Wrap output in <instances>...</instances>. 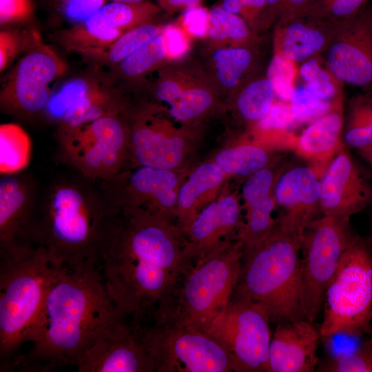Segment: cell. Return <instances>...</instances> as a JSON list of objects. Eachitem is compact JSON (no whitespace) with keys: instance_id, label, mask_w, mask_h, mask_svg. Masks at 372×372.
<instances>
[{"instance_id":"obj_1","label":"cell","mask_w":372,"mask_h":372,"mask_svg":"<svg viewBox=\"0 0 372 372\" xmlns=\"http://www.w3.org/2000/svg\"><path fill=\"white\" fill-rule=\"evenodd\" d=\"M192 265L174 220L138 211H117L99 262L110 298L135 329L167 310Z\"/></svg>"},{"instance_id":"obj_2","label":"cell","mask_w":372,"mask_h":372,"mask_svg":"<svg viewBox=\"0 0 372 372\" xmlns=\"http://www.w3.org/2000/svg\"><path fill=\"white\" fill-rule=\"evenodd\" d=\"M132 328L110 298L99 265L69 269L46 296L28 335L32 348L16 358L10 371H49L73 365L99 339Z\"/></svg>"},{"instance_id":"obj_3","label":"cell","mask_w":372,"mask_h":372,"mask_svg":"<svg viewBox=\"0 0 372 372\" xmlns=\"http://www.w3.org/2000/svg\"><path fill=\"white\" fill-rule=\"evenodd\" d=\"M116 213L101 181L81 174L60 178L47 188L37 205L26 242L43 247L70 269L83 264L99 265Z\"/></svg>"},{"instance_id":"obj_4","label":"cell","mask_w":372,"mask_h":372,"mask_svg":"<svg viewBox=\"0 0 372 372\" xmlns=\"http://www.w3.org/2000/svg\"><path fill=\"white\" fill-rule=\"evenodd\" d=\"M41 245L0 251V369L10 371L51 287L69 269Z\"/></svg>"},{"instance_id":"obj_5","label":"cell","mask_w":372,"mask_h":372,"mask_svg":"<svg viewBox=\"0 0 372 372\" xmlns=\"http://www.w3.org/2000/svg\"><path fill=\"white\" fill-rule=\"evenodd\" d=\"M301 238L278 223L254 248L244 251L236 298L262 304L271 322L306 319L302 302Z\"/></svg>"},{"instance_id":"obj_6","label":"cell","mask_w":372,"mask_h":372,"mask_svg":"<svg viewBox=\"0 0 372 372\" xmlns=\"http://www.w3.org/2000/svg\"><path fill=\"white\" fill-rule=\"evenodd\" d=\"M244 245L236 238L193 263L167 310L155 318L206 333L227 309L238 282Z\"/></svg>"},{"instance_id":"obj_7","label":"cell","mask_w":372,"mask_h":372,"mask_svg":"<svg viewBox=\"0 0 372 372\" xmlns=\"http://www.w3.org/2000/svg\"><path fill=\"white\" fill-rule=\"evenodd\" d=\"M320 336L342 334L358 337L372 322V252L360 237H353L329 283L323 301Z\"/></svg>"},{"instance_id":"obj_8","label":"cell","mask_w":372,"mask_h":372,"mask_svg":"<svg viewBox=\"0 0 372 372\" xmlns=\"http://www.w3.org/2000/svg\"><path fill=\"white\" fill-rule=\"evenodd\" d=\"M127 116L130 167L188 169L201 138L200 125H174L166 109L157 103L129 110Z\"/></svg>"},{"instance_id":"obj_9","label":"cell","mask_w":372,"mask_h":372,"mask_svg":"<svg viewBox=\"0 0 372 372\" xmlns=\"http://www.w3.org/2000/svg\"><path fill=\"white\" fill-rule=\"evenodd\" d=\"M128 111L90 122L59 143L61 157L79 172L107 180L130 166Z\"/></svg>"},{"instance_id":"obj_10","label":"cell","mask_w":372,"mask_h":372,"mask_svg":"<svg viewBox=\"0 0 372 372\" xmlns=\"http://www.w3.org/2000/svg\"><path fill=\"white\" fill-rule=\"evenodd\" d=\"M157 372H231L227 349L207 333L165 322L138 329Z\"/></svg>"},{"instance_id":"obj_11","label":"cell","mask_w":372,"mask_h":372,"mask_svg":"<svg viewBox=\"0 0 372 372\" xmlns=\"http://www.w3.org/2000/svg\"><path fill=\"white\" fill-rule=\"evenodd\" d=\"M349 220L330 216L316 218L301 239V290L305 318L313 322L323 306L327 286L353 238Z\"/></svg>"},{"instance_id":"obj_12","label":"cell","mask_w":372,"mask_h":372,"mask_svg":"<svg viewBox=\"0 0 372 372\" xmlns=\"http://www.w3.org/2000/svg\"><path fill=\"white\" fill-rule=\"evenodd\" d=\"M270 322L262 304L237 298L206 333L227 349L234 371L269 372Z\"/></svg>"},{"instance_id":"obj_13","label":"cell","mask_w":372,"mask_h":372,"mask_svg":"<svg viewBox=\"0 0 372 372\" xmlns=\"http://www.w3.org/2000/svg\"><path fill=\"white\" fill-rule=\"evenodd\" d=\"M188 172L134 166L101 184L116 211H138L176 222L178 190Z\"/></svg>"},{"instance_id":"obj_14","label":"cell","mask_w":372,"mask_h":372,"mask_svg":"<svg viewBox=\"0 0 372 372\" xmlns=\"http://www.w3.org/2000/svg\"><path fill=\"white\" fill-rule=\"evenodd\" d=\"M66 65L49 46L38 45L23 55L10 72L0 94L1 107L17 116L45 112L50 84L64 74Z\"/></svg>"},{"instance_id":"obj_15","label":"cell","mask_w":372,"mask_h":372,"mask_svg":"<svg viewBox=\"0 0 372 372\" xmlns=\"http://www.w3.org/2000/svg\"><path fill=\"white\" fill-rule=\"evenodd\" d=\"M372 202V188L344 148L331 159L320 178L323 215L349 220Z\"/></svg>"},{"instance_id":"obj_16","label":"cell","mask_w":372,"mask_h":372,"mask_svg":"<svg viewBox=\"0 0 372 372\" xmlns=\"http://www.w3.org/2000/svg\"><path fill=\"white\" fill-rule=\"evenodd\" d=\"M242 225L238 198L225 185L184 232L187 256L194 262L207 256L236 239Z\"/></svg>"},{"instance_id":"obj_17","label":"cell","mask_w":372,"mask_h":372,"mask_svg":"<svg viewBox=\"0 0 372 372\" xmlns=\"http://www.w3.org/2000/svg\"><path fill=\"white\" fill-rule=\"evenodd\" d=\"M274 196L276 207L282 211L278 225L302 239L304 229L320 210L316 172L308 167L286 171L277 178Z\"/></svg>"},{"instance_id":"obj_18","label":"cell","mask_w":372,"mask_h":372,"mask_svg":"<svg viewBox=\"0 0 372 372\" xmlns=\"http://www.w3.org/2000/svg\"><path fill=\"white\" fill-rule=\"evenodd\" d=\"M73 365L79 372L156 371L138 330L134 328L99 339L83 351Z\"/></svg>"},{"instance_id":"obj_19","label":"cell","mask_w":372,"mask_h":372,"mask_svg":"<svg viewBox=\"0 0 372 372\" xmlns=\"http://www.w3.org/2000/svg\"><path fill=\"white\" fill-rule=\"evenodd\" d=\"M342 39L329 48L327 63L331 74L342 82L372 84V28L371 15L363 14L348 23Z\"/></svg>"},{"instance_id":"obj_20","label":"cell","mask_w":372,"mask_h":372,"mask_svg":"<svg viewBox=\"0 0 372 372\" xmlns=\"http://www.w3.org/2000/svg\"><path fill=\"white\" fill-rule=\"evenodd\" d=\"M36 181L18 172L0 179V251L26 243L29 225L37 205Z\"/></svg>"},{"instance_id":"obj_21","label":"cell","mask_w":372,"mask_h":372,"mask_svg":"<svg viewBox=\"0 0 372 372\" xmlns=\"http://www.w3.org/2000/svg\"><path fill=\"white\" fill-rule=\"evenodd\" d=\"M320 337L307 319L278 324L269 347V372L314 371Z\"/></svg>"},{"instance_id":"obj_22","label":"cell","mask_w":372,"mask_h":372,"mask_svg":"<svg viewBox=\"0 0 372 372\" xmlns=\"http://www.w3.org/2000/svg\"><path fill=\"white\" fill-rule=\"evenodd\" d=\"M278 176L267 167L249 176L242 186L246 218L237 238L243 242L244 251L262 242L277 225L273 212L277 207L274 187Z\"/></svg>"},{"instance_id":"obj_23","label":"cell","mask_w":372,"mask_h":372,"mask_svg":"<svg viewBox=\"0 0 372 372\" xmlns=\"http://www.w3.org/2000/svg\"><path fill=\"white\" fill-rule=\"evenodd\" d=\"M228 179L211 159L189 169L178 190L175 217L183 234L196 215L218 198Z\"/></svg>"},{"instance_id":"obj_24","label":"cell","mask_w":372,"mask_h":372,"mask_svg":"<svg viewBox=\"0 0 372 372\" xmlns=\"http://www.w3.org/2000/svg\"><path fill=\"white\" fill-rule=\"evenodd\" d=\"M250 47L225 46L208 52L204 71L220 98H227L242 85L254 59Z\"/></svg>"},{"instance_id":"obj_25","label":"cell","mask_w":372,"mask_h":372,"mask_svg":"<svg viewBox=\"0 0 372 372\" xmlns=\"http://www.w3.org/2000/svg\"><path fill=\"white\" fill-rule=\"evenodd\" d=\"M221 105V98L204 70L196 68L190 82L166 110L180 124L200 125Z\"/></svg>"},{"instance_id":"obj_26","label":"cell","mask_w":372,"mask_h":372,"mask_svg":"<svg viewBox=\"0 0 372 372\" xmlns=\"http://www.w3.org/2000/svg\"><path fill=\"white\" fill-rule=\"evenodd\" d=\"M342 117L332 110L320 116L296 138L293 149L300 156L316 163H327L342 148Z\"/></svg>"},{"instance_id":"obj_27","label":"cell","mask_w":372,"mask_h":372,"mask_svg":"<svg viewBox=\"0 0 372 372\" xmlns=\"http://www.w3.org/2000/svg\"><path fill=\"white\" fill-rule=\"evenodd\" d=\"M128 109L118 95L99 85L67 110L59 120V143L65 141L90 122Z\"/></svg>"},{"instance_id":"obj_28","label":"cell","mask_w":372,"mask_h":372,"mask_svg":"<svg viewBox=\"0 0 372 372\" xmlns=\"http://www.w3.org/2000/svg\"><path fill=\"white\" fill-rule=\"evenodd\" d=\"M271 149L251 141H242L219 149L211 159L228 177H249L269 167Z\"/></svg>"},{"instance_id":"obj_29","label":"cell","mask_w":372,"mask_h":372,"mask_svg":"<svg viewBox=\"0 0 372 372\" xmlns=\"http://www.w3.org/2000/svg\"><path fill=\"white\" fill-rule=\"evenodd\" d=\"M276 96L271 80L262 77L240 85L227 97V104L239 118L251 125L268 112Z\"/></svg>"},{"instance_id":"obj_30","label":"cell","mask_w":372,"mask_h":372,"mask_svg":"<svg viewBox=\"0 0 372 372\" xmlns=\"http://www.w3.org/2000/svg\"><path fill=\"white\" fill-rule=\"evenodd\" d=\"M294 124L289 103L274 102L268 112L250 125L252 141L269 149L292 148L296 138L287 132Z\"/></svg>"},{"instance_id":"obj_31","label":"cell","mask_w":372,"mask_h":372,"mask_svg":"<svg viewBox=\"0 0 372 372\" xmlns=\"http://www.w3.org/2000/svg\"><path fill=\"white\" fill-rule=\"evenodd\" d=\"M160 10L158 6L149 1L139 3L112 1L104 5L85 21L94 25L126 32L151 23Z\"/></svg>"},{"instance_id":"obj_32","label":"cell","mask_w":372,"mask_h":372,"mask_svg":"<svg viewBox=\"0 0 372 372\" xmlns=\"http://www.w3.org/2000/svg\"><path fill=\"white\" fill-rule=\"evenodd\" d=\"M326 37L319 29L301 21H293L276 39V52L293 61L301 62L320 51Z\"/></svg>"},{"instance_id":"obj_33","label":"cell","mask_w":372,"mask_h":372,"mask_svg":"<svg viewBox=\"0 0 372 372\" xmlns=\"http://www.w3.org/2000/svg\"><path fill=\"white\" fill-rule=\"evenodd\" d=\"M251 28L240 15L224 10L220 6L209 10L207 36L208 52L220 47L251 45Z\"/></svg>"},{"instance_id":"obj_34","label":"cell","mask_w":372,"mask_h":372,"mask_svg":"<svg viewBox=\"0 0 372 372\" xmlns=\"http://www.w3.org/2000/svg\"><path fill=\"white\" fill-rule=\"evenodd\" d=\"M163 26L148 23L125 32L110 45L88 52L83 56L101 64L116 66L153 37Z\"/></svg>"},{"instance_id":"obj_35","label":"cell","mask_w":372,"mask_h":372,"mask_svg":"<svg viewBox=\"0 0 372 372\" xmlns=\"http://www.w3.org/2000/svg\"><path fill=\"white\" fill-rule=\"evenodd\" d=\"M168 62L165 39L161 33L114 67L121 76L135 81L161 69Z\"/></svg>"},{"instance_id":"obj_36","label":"cell","mask_w":372,"mask_h":372,"mask_svg":"<svg viewBox=\"0 0 372 372\" xmlns=\"http://www.w3.org/2000/svg\"><path fill=\"white\" fill-rule=\"evenodd\" d=\"M124 32L118 29L94 25L84 20L72 28L62 30L57 37L68 50L83 55L110 45Z\"/></svg>"},{"instance_id":"obj_37","label":"cell","mask_w":372,"mask_h":372,"mask_svg":"<svg viewBox=\"0 0 372 372\" xmlns=\"http://www.w3.org/2000/svg\"><path fill=\"white\" fill-rule=\"evenodd\" d=\"M1 175L21 172L30 157V139L25 132L18 125H1Z\"/></svg>"},{"instance_id":"obj_38","label":"cell","mask_w":372,"mask_h":372,"mask_svg":"<svg viewBox=\"0 0 372 372\" xmlns=\"http://www.w3.org/2000/svg\"><path fill=\"white\" fill-rule=\"evenodd\" d=\"M196 68L183 65H165L158 72L152 92L157 103L174 102L193 78Z\"/></svg>"},{"instance_id":"obj_39","label":"cell","mask_w":372,"mask_h":372,"mask_svg":"<svg viewBox=\"0 0 372 372\" xmlns=\"http://www.w3.org/2000/svg\"><path fill=\"white\" fill-rule=\"evenodd\" d=\"M344 139L358 150L372 145V98L360 97L353 101Z\"/></svg>"},{"instance_id":"obj_40","label":"cell","mask_w":372,"mask_h":372,"mask_svg":"<svg viewBox=\"0 0 372 372\" xmlns=\"http://www.w3.org/2000/svg\"><path fill=\"white\" fill-rule=\"evenodd\" d=\"M99 85L96 81L85 77L76 78L67 82L50 96L45 113L49 117L59 121L67 110Z\"/></svg>"},{"instance_id":"obj_41","label":"cell","mask_w":372,"mask_h":372,"mask_svg":"<svg viewBox=\"0 0 372 372\" xmlns=\"http://www.w3.org/2000/svg\"><path fill=\"white\" fill-rule=\"evenodd\" d=\"M318 371L325 372H372V338L357 349L336 355L322 363Z\"/></svg>"},{"instance_id":"obj_42","label":"cell","mask_w":372,"mask_h":372,"mask_svg":"<svg viewBox=\"0 0 372 372\" xmlns=\"http://www.w3.org/2000/svg\"><path fill=\"white\" fill-rule=\"evenodd\" d=\"M294 123L312 122L332 110L331 101L320 99L304 88L295 90L289 101Z\"/></svg>"},{"instance_id":"obj_43","label":"cell","mask_w":372,"mask_h":372,"mask_svg":"<svg viewBox=\"0 0 372 372\" xmlns=\"http://www.w3.org/2000/svg\"><path fill=\"white\" fill-rule=\"evenodd\" d=\"M295 63L282 54L276 52L271 59L267 77L272 82L276 96L282 101H289L295 90Z\"/></svg>"},{"instance_id":"obj_44","label":"cell","mask_w":372,"mask_h":372,"mask_svg":"<svg viewBox=\"0 0 372 372\" xmlns=\"http://www.w3.org/2000/svg\"><path fill=\"white\" fill-rule=\"evenodd\" d=\"M220 6L240 15L251 28H255L260 17L270 12L266 0H223Z\"/></svg>"},{"instance_id":"obj_45","label":"cell","mask_w":372,"mask_h":372,"mask_svg":"<svg viewBox=\"0 0 372 372\" xmlns=\"http://www.w3.org/2000/svg\"><path fill=\"white\" fill-rule=\"evenodd\" d=\"M161 34L165 39L169 62L178 61L185 57L191 49L192 39L178 23L163 26Z\"/></svg>"},{"instance_id":"obj_46","label":"cell","mask_w":372,"mask_h":372,"mask_svg":"<svg viewBox=\"0 0 372 372\" xmlns=\"http://www.w3.org/2000/svg\"><path fill=\"white\" fill-rule=\"evenodd\" d=\"M178 23L192 39H206L209 27V11L200 6L186 9Z\"/></svg>"},{"instance_id":"obj_47","label":"cell","mask_w":372,"mask_h":372,"mask_svg":"<svg viewBox=\"0 0 372 372\" xmlns=\"http://www.w3.org/2000/svg\"><path fill=\"white\" fill-rule=\"evenodd\" d=\"M63 14L70 20L83 21L105 5V0H58Z\"/></svg>"},{"instance_id":"obj_48","label":"cell","mask_w":372,"mask_h":372,"mask_svg":"<svg viewBox=\"0 0 372 372\" xmlns=\"http://www.w3.org/2000/svg\"><path fill=\"white\" fill-rule=\"evenodd\" d=\"M32 12L30 0H0L1 25L28 19Z\"/></svg>"},{"instance_id":"obj_49","label":"cell","mask_w":372,"mask_h":372,"mask_svg":"<svg viewBox=\"0 0 372 372\" xmlns=\"http://www.w3.org/2000/svg\"><path fill=\"white\" fill-rule=\"evenodd\" d=\"M304 88L315 96L326 101H330L337 94V89L332 81L329 72L321 67L304 84Z\"/></svg>"},{"instance_id":"obj_50","label":"cell","mask_w":372,"mask_h":372,"mask_svg":"<svg viewBox=\"0 0 372 372\" xmlns=\"http://www.w3.org/2000/svg\"><path fill=\"white\" fill-rule=\"evenodd\" d=\"M23 47L21 35L14 30L0 32V70L2 72L14 60Z\"/></svg>"},{"instance_id":"obj_51","label":"cell","mask_w":372,"mask_h":372,"mask_svg":"<svg viewBox=\"0 0 372 372\" xmlns=\"http://www.w3.org/2000/svg\"><path fill=\"white\" fill-rule=\"evenodd\" d=\"M368 0H333L322 15L334 18L351 19L363 8Z\"/></svg>"},{"instance_id":"obj_52","label":"cell","mask_w":372,"mask_h":372,"mask_svg":"<svg viewBox=\"0 0 372 372\" xmlns=\"http://www.w3.org/2000/svg\"><path fill=\"white\" fill-rule=\"evenodd\" d=\"M311 0H284L282 12L285 17H293L304 13Z\"/></svg>"},{"instance_id":"obj_53","label":"cell","mask_w":372,"mask_h":372,"mask_svg":"<svg viewBox=\"0 0 372 372\" xmlns=\"http://www.w3.org/2000/svg\"><path fill=\"white\" fill-rule=\"evenodd\" d=\"M161 6L168 12L186 10L200 6L202 0H159Z\"/></svg>"},{"instance_id":"obj_54","label":"cell","mask_w":372,"mask_h":372,"mask_svg":"<svg viewBox=\"0 0 372 372\" xmlns=\"http://www.w3.org/2000/svg\"><path fill=\"white\" fill-rule=\"evenodd\" d=\"M359 152L372 169V145L359 149Z\"/></svg>"},{"instance_id":"obj_55","label":"cell","mask_w":372,"mask_h":372,"mask_svg":"<svg viewBox=\"0 0 372 372\" xmlns=\"http://www.w3.org/2000/svg\"><path fill=\"white\" fill-rule=\"evenodd\" d=\"M112 1L127 3H139L145 1V0H112Z\"/></svg>"},{"instance_id":"obj_56","label":"cell","mask_w":372,"mask_h":372,"mask_svg":"<svg viewBox=\"0 0 372 372\" xmlns=\"http://www.w3.org/2000/svg\"><path fill=\"white\" fill-rule=\"evenodd\" d=\"M371 28H372V21H371Z\"/></svg>"},{"instance_id":"obj_57","label":"cell","mask_w":372,"mask_h":372,"mask_svg":"<svg viewBox=\"0 0 372 372\" xmlns=\"http://www.w3.org/2000/svg\"><path fill=\"white\" fill-rule=\"evenodd\" d=\"M371 21H372V16H371Z\"/></svg>"}]
</instances>
